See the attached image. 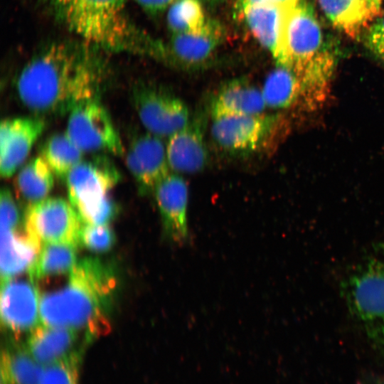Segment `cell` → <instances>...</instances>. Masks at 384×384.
I'll return each instance as SVG.
<instances>
[{
  "instance_id": "6da1fadb",
  "label": "cell",
  "mask_w": 384,
  "mask_h": 384,
  "mask_svg": "<svg viewBox=\"0 0 384 384\" xmlns=\"http://www.w3.org/2000/svg\"><path fill=\"white\" fill-rule=\"evenodd\" d=\"M97 48L82 41L57 42L43 48L17 78L21 102L36 113L64 114L97 100L103 68Z\"/></svg>"
},
{
  "instance_id": "7a4b0ae2",
  "label": "cell",
  "mask_w": 384,
  "mask_h": 384,
  "mask_svg": "<svg viewBox=\"0 0 384 384\" xmlns=\"http://www.w3.org/2000/svg\"><path fill=\"white\" fill-rule=\"evenodd\" d=\"M52 16L82 41L112 52L161 60L164 46L133 23L125 0H46Z\"/></svg>"
},
{
  "instance_id": "3957f363",
  "label": "cell",
  "mask_w": 384,
  "mask_h": 384,
  "mask_svg": "<svg viewBox=\"0 0 384 384\" xmlns=\"http://www.w3.org/2000/svg\"><path fill=\"white\" fill-rule=\"evenodd\" d=\"M109 295L76 264L62 288L45 293L39 302L43 325L84 330L88 340L107 330Z\"/></svg>"
},
{
  "instance_id": "277c9868",
  "label": "cell",
  "mask_w": 384,
  "mask_h": 384,
  "mask_svg": "<svg viewBox=\"0 0 384 384\" xmlns=\"http://www.w3.org/2000/svg\"><path fill=\"white\" fill-rule=\"evenodd\" d=\"M341 286L350 315L384 356V238L356 261Z\"/></svg>"
},
{
  "instance_id": "5b68a950",
  "label": "cell",
  "mask_w": 384,
  "mask_h": 384,
  "mask_svg": "<svg viewBox=\"0 0 384 384\" xmlns=\"http://www.w3.org/2000/svg\"><path fill=\"white\" fill-rule=\"evenodd\" d=\"M119 173L107 159L97 156L82 161L66 176L69 201L84 223L108 224L116 213L110 191Z\"/></svg>"
},
{
  "instance_id": "8992f818",
  "label": "cell",
  "mask_w": 384,
  "mask_h": 384,
  "mask_svg": "<svg viewBox=\"0 0 384 384\" xmlns=\"http://www.w3.org/2000/svg\"><path fill=\"white\" fill-rule=\"evenodd\" d=\"M210 134L224 152L245 156L266 148L280 124L278 114H227L211 117Z\"/></svg>"
},
{
  "instance_id": "52a82bcc",
  "label": "cell",
  "mask_w": 384,
  "mask_h": 384,
  "mask_svg": "<svg viewBox=\"0 0 384 384\" xmlns=\"http://www.w3.org/2000/svg\"><path fill=\"white\" fill-rule=\"evenodd\" d=\"M322 41L313 7L302 0L290 4L284 18L278 65L299 73L322 51Z\"/></svg>"
},
{
  "instance_id": "ba28073f",
  "label": "cell",
  "mask_w": 384,
  "mask_h": 384,
  "mask_svg": "<svg viewBox=\"0 0 384 384\" xmlns=\"http://www.w3.org/2000/svg\"><path fill=\"white\" fill-rule=\"evenodd\" d=\"M132 102L146 130L162 139H168L191 117L186 102L159 85H137L132 91Z\"/></svg>"
},
{
  "instance_id": "9c48e42d",
  "label": "cell",
  "mask_w": 384,
  "mask_h": 384,
  "mask_svg": "<svg viewBox=\"0 0 384 384\" xmlns=\"http://www.w3.org/2000/svg\"><path fill=\"white\" fill-rule=\"evenodd\" d=\"M82 222L68 201L57 197L46 198L28 206L24 228L41 246L46 243L78 245Z\"/></svg>"
},
{
  "instance_id": "30bf717a",
  "label": "cell",
  "mask_w": 384,
  "mask_h": 384,
  "mask_svg": "<svg viewBox=\"0 0 384 384\" xmlns=\"http://www.w3.org/2000/svg\"><path fill=\"white\" fill-rule=\"evenodd\" d=\"M65 133L84 152L103 151L119 156L124 153L110 114L97 100L83 102L70 112Z\"/></svg>"
},
{
  "instance_id": "8fae6325",
  "label": "cell",
  "mask_w": 384,
  "mask_h": 384,
  "mask_svg": "<svg viewBox=\"0 0 384 384\" xmlns=\"http://www.w3.org/2000/svg\"><path fill=\"white\" fill-rule=\"evenodd\" d=\"M153 193L165 239L176 245L186 243L190 238L189 193L185 179L171 171L155 187Z\"/></svg>"
},
{
  "instance_id": "7c38bea8",
  "label": "cell",
  "mask_w": 384,
  "mask_h": 384,
  "mask_svg": "<svg viewBox=\"0 0 384 384\" xmlns=\"http://www.w3.org/2000/svg\"><path fill=\"white\" fill-rule=\"evenodd\" d=\"M207 125L206 113L199 111L168 138L166 153L172 172L194 174L205 168L208 160Z\"/></svg>"
},
{
  "instance_id": "4fadbf2b",
  "label": "cell",
  "mask_w": 384,
  "mask_h": 384,
  "mask_svg": "<svg viewBox=\"0 0 384 384\" xmlns=\"http://www.w3.org/2000/svg\"><path fill=\"white\" fill-rule=\"evenodd\" d=\"M1 321L14 335L29 333L38 326V292L34 279L15 277L1 280Z\"/></svg>"
},
{
  "instance_id": "5bb4252c",
  "label": "cell",
  "mask_w": 384,
  "mask_h": 384,
  "mask_svg": "<svg viewBox=\"0 0 384 384\" xmlns=\"http://www.w3.org/2000/svg\"><path fill=\"white\" fill-rule=\"evenodd\" d=\"M127 166L144 193L155 187L171 172L166 144L163 139L146 132L131 142L126 155Z\"/></svg>"
},
{
  "instance_id": "9a60e30c",
  "label": "cell",
  "mask_w": 384,
  "mask_h": 384,
  "mask_svg": "<svg viewBox=\"0 0 384 384\" xmlns=\"http://www.w3.org/2000/svg\"><path fill=\"white\" fill-rule=\"evenodd\" d=\"M45 122L40 117H21L1 121L0 127V173L14 175L43 133Z\"/></svg>"
},
{
  "instance_id": "2e32d148",
  "label": "cell",
  "mask_w": 384,
  "mask_h": 384,
  "mask_svg": "<svg viewBox=\"0 0 384 384\" xmlns=\"http://www.w3.org/2000/svg\"><path fill=\"white\" fill-rule=\"evenodd\" d=\"M222 36L221 26L211 21L198 32L174 33L163 60L181 68H199L213 57Z\"/></svg>"
},
{
  "instance_id": "e0dca14e",
  "label": "cell",
  "mask_w": 384,
  "mask_h": 384,
  "mask_svg": "<svg viewBox=\"0 0 384 384\" xmlns=\"http://www.w3.org/2000/svg\"><path fill=\"white\" fill-rule=\"evenodd\" d=\"M290 4L262 3L239 5L253 35L271 52L276 61L280 53L284 18L287 8Z\"/></svg>"
},
{
  "instance_id": "ac0fdd59",
  "label": "cell",
  "mask_w": 384,
  "mask_h": 384,
  "mask_svg": "<svg viewBox=\"0 0 384 384\" xmlns=\"http://www.w3.org/2000/svg\"><path fill=\"white\" fill-rule=\"evenodd\" d=\"M266 105L262 90L245 79L223 84L210 102L211 117L227 114L264 113Z\"/></svg>"
},
{
  "instance_id": "d6986e66",
  "label": "cell",
  "mask_w": 384,
  "mask_h": 384,
  "mask_svg": "<svg viewBox=\"0 0 384 384\" xmlns=\"http://www.w3.org/2000/svg\"><path fill=\"white\" fill-rule=\"evenodd\" d=\"M323 11L337 28L356 38L379 16L382 2L368 0H319Z\"/></svg>"
},
{
  "instance_id": "ffe728a7",
  "label": "cell",
  "mask_w": 384,
  "mask_h": 384,
  "mask_svg": "<svg viewBox=\"0 0 384 384\" xmlns=\"http://www.w3.org/2000/svg\"><path fill=\"white\" fill-rule=\"evenodd\" d=\"M41 245L26 231L1 230L0 270L1 280L29 273Z\"/></svg>"
},
{
  "instance_id": "44dd1931",
  "label": "cell",
  "mask_w": 384,
  "mask_h": 384,
  "mask_svg": "<svg viewBox=\"0 0 384 384\" xmlns=\"http://www.w3.org/2000/svg\"><path fill=\"white\" fill-rule=\"evenodd\" d=\"M78 331L63 327L38 325L27 338L25 347L41 366L55 362L75 349Z\"/></svg>"
},
{
  "instance_id": "7402d4cb",
  "label": "cell",
  "mask_w": 384,
  "mask_h": 384,
  "mask_svg": "<svg viewBox=\"0 0 384 384\" xmlns=\"http://www.w3.org/2000/svg\"><path fill=\"white\" fill-rule=\"evenodd\" d=\"M53 174L41 156L31 159L15 178L16 193L28 206L46 198L54 186Z\"/></svg>"
},
{
  "instance_id": "603a6c76",
  "label": "cell",
  "mask_w": 384,
  "mask_h": 384,
  "mask_svg": "<svg viewBox=\"0 0 384 384\" xmlns=\"http://www.w3.org/2000/svg\"><path fill=\"white\" fill-rule=\"evenodd\" d=\"M2 384H39L42 366L25 345H8L1 353Z\"/></svg>"
},
{
  "instance_id": "cb8c5ba5",
  "label": "cell",
  "mask_w": 384,
  "mask_h": 384,
  "mask_svg": "<svg viewBox=\"0 0 384 384\" xmlns=\"http://www.w3.org/2000/svg\"><path fill=\"white\" fill-rule=\"evenodd\" d=\"M261 90L267 107L287 108L301 97V82L292 70L278 65L268 75Z\"/></svg>"
},
{
  "instance_id": "d4e9b609",
  "label": "cell",
  "mask_w": 384,
  "mask_h": 384,
  "mask_svg": "<svg viewBox=\"0 0 384 384\" xmlns=\"http://www.w3.org/2000/svg\"><path fill=\"white\" fill-rule=\"evenodd\" d=\"M76 252L77 245L73 244H43L28 274L33 279H40L70 274L78 262Z\"/></svg>"
},
{
  "instance_id": "484cf974",
  "label": "cell",
  "mask_w": 384,
  "mask_h": 384,
  "mask_svg": "<svg viewBox=\"0 0 384 384\" xmlns=\"http://www.w3.org/2000/svg\"><path fill=\"white\" fill-rule=\"evenodd\" d=\"M83 152L66 133L52 135L45 142L41 151V156L59 177H66L82 161Z\"/></svg>"
},
{
  "instance_id": "4316f807",
  "label": "cell",
  "mask_w": 384,
  "mask_h": 384,
  "mask_svg": "<svg viewBox=\"0 0 384 384\" xmlns=\"http://www.w3.org/2000/svg\"><path fill=\"white\" fill-rule=\"evenodd\" d=\"M167 21L174 33L198 32L206 23L199 0H176L169 7Z\"/></svg>"
},
{
  "instance_id": "83f0119b",
  "label": "cell",
  "mask_w": 384,
  "mask_h": 384,
  "mask_svg": "<svg viewBox=\"0 0 384 384\" xmlns=\"http://www.w3.org/2000/svg\"><path fill=\"white\" fill-rule=\"evenodd\" d=\"M82 351L80 348L65 357L42 366L39 384H80Z\"/></svg>"
},
{
  "instance_id": "f1b7e54d",
  "label": "cell",
  "mask_w": 384,
  "mask_h": 384,
  "mask_svg": "<svg viewBox=\"0 0 384 384\" xmlns=\"http://www.w3.org/2000/svg\"><path fill=\"white\" fill-rule=\"evenodd\" d=\"M115 241V236L108 224L92 225L83 223L79 234V244L87 249L104 252L110 250Z\"/></svg>"
},
{
  "instance_id": "f546056e",
  "label": "cell",
  "mask_w": 384,
  "mask_h": 384,
  "mask_svg": "<svg viewBox=\"0 0 384 384\" xmlns=\"http://www.w3.org/2000/svg\"><path fill=\"white\" fill-rule=\"evenodd\" d=\"M1 230H15L19 223V213L11 190L3 187L0 193Z\"/></svg>"
},
{
  "instance_id": "4dcf8cb0",
  "label": "cell",
  "mask_w": 384,
  "mask_h": 384,
  "mask_svg": "<svg viewBox=\"0 0 384 384\" xmlns=\"http://www.w3.org/2000/svg\"><path fill=\"white\" fill-rule=\"evenodd\" d=\"M364 39L368 50L384 63V15L370 25L365 32Z\"/></svg>"
},
{
  "instance_id": "1f68e13d",
  "label": "cell",
  "mask_w": 384,
  "mask_h": 384,
  "mask_svg": "<svg viewBox=\"0 0 384 384\" xmlns=\"http://www.w3.org/2000/svg\"><path fill=\"white\" fill-rule=\"evenodd\" d=\"M144 9L151 14L164 11L176 0H134Z\"/></svg>"
},
{
  "instance_id": "d6a6232c",
  "label": "cell",
  "mask_w": 384,
  "mask_h": 384,
  "mask_svg": "<svg viewBox=\"0 0 384 384\" xmlns=\"http://www.w3.org/2000/svg\"><path fill=\"white\" fill-rule=\"evenodd\" d=\"M298 1L299 0H240L239 1V5L262 3L290 4Z\"/></svg>"
},
{
  "instance_id": "836d02e7",
  "label": "cell",
  "mask_w": 384,
  "mask_h": 384,
  "mask_svg": "<svg viewBox=\"0 0 384 384\" xmlns=\"http://www.w3.org/2000/svg\"><path fill=\"white\" fill-rule=\"evenodd\" d=\"M360 384H384V377L370 375L365 378Z\"/></svg>"
},
{
  "instance_id": "e575fe53",
  "label": "cell",
  "mask_w": 384,
  "mask_h": 384,
  "mask_svg": "<svg viewBox=\"0 0 384 384\" xmlns=\"http://www.w3.org/2000/svg\"><path fill=\"white\" fill-rule=\"evenodd\" d=\"M368 1H379V2H382V0H368Z\"/></svg>"
}]
</instances>
